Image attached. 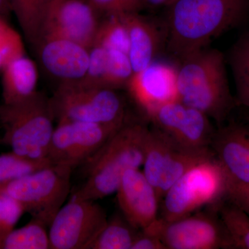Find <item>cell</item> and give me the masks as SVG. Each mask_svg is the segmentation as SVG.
Returning <instances> with one entry per match:
<instances>
[{
    "instance_id": "1",
    "label": "cell",
    "mask_w": 249,
    "mask_h": 249,
    "mask_svg": "<svg viewBox=\"0 0 249 249\" xmlns=\"http://www.w3.org/2000/svg\"><path fill=\"white\" fill-rule=\"evenodd\" d=\"M167 9L168 47L181 60L242 22L249 0H178Z\"/></svg>"
},
{
    "instance_id": "2",
    "label": "cell",
    "mask_w": 249,
    "mask_h": 249,
    "mask_svg": "<svg viewBox=\"0 0 249 249\" xmlns=\"http://www.w3.org/2000/svg\"><path fill=\"white\" fill-rule=\"evenodd\" d=\"M180 60L178 101L222 124L236 104L229 88L224 55L217 49L205 48Z\"/></svg>"
},
{
    "instance_id": "3",
    "label": "cell",
    "mask_w": 249,
    "mask_h": 249,
    "mask_svg": "<svg viewBox=\"0 0 249 249\" xmlns=\"http://www.w3.org/2000/svg\"><path fill=\"white\" fill-rule=\"evenodd\" d=\"M148 130L126 122L85 163L86 180L72 196L96 201L115 193L126 171L142 166Z\"/></svg>"
},
{
    "instance_id": "4",
    "label": "cell",
    "mask_w": 249,
    "mask_h": 249,
    "mask_svg": "<svg viewBox=\"0 0 249 249\" xmlns=\"http://www.w3.org/2000/svg\"><path fill=\"white\" fill-rule=\"evenodd\" d=\"M54 116L49 99L37 91L22 102L0 106L1 142L11 151L32 160L47 159Z\"/></svg>"
},
{
    "instance_id": "5",
    "label": "cell",
    "mask_w": 249,
    "mask_h": 249,
    "mask_svg": "<svg viewBox=\"0 0 249 249\" xmlns=\"http://www.w3.org/2000/svg\"><path fill=\"white\" fill-rule=\"evenodd\" d=\"M229 178L216 157L187 170L165 193L160 217L171 222L226 200Z\"/></svg>"
},
{
    "instance_id": "6",
    "label": "cell",
    "mask_w": 249,
    "mask_h": 249,
    "mask_svg": "<svg viewBox=\"0 0 249 249\" xmlns=\"http://www.w3.org/2000/svg\"><path fill=\"white\" fill-rule=\"evenodd\" d=\"M72 171L65 165L51 164L0 184V193L14 198L25 213L49 227L70 193Z\"/></svg>"
},
{
    "instance_id": "7",
    "label": "cell",
    "mask_w": 249,
    "mask_h": 249,
    "mask_svg": "<svg viewBox=\"0 0 249 249\" xmlns=\"http://www.w3.org/2000/svg\"><path fill=\"white\" fill-rule=\"evenodd\" d=\"M54 119L123 125L125 107L116 90L91 88L78 80L62 81L49 99Z\"/></svg>"
},
{
    "instance_id": "8",
    "label": "cell",
    "mask_w": 249,
    "mask_h": 249,
    "mask_svg": "<svg viewBox=\"0 0 249 249\" xmlns=\"http://www.w3.org/2000/svg\"><path fill=\"white\" fill-rule=\"evenodd\" d=\"M214 155L211 147L185 146L153 127L147 135L142 172L161 202L166 192L187 170Z\"/></svg>"
},
{
    "instance_id": "9",
    "label": "cell",
    "mask_w": 249,
    "mask_h": 249,
    "mask_svg": "<svg viewBox=\"0 0 249 249\" xmlns=\"http://www.w3.org/2000/svg\"><path fill=\"white\" fill-rule=\"evenodd\" d=\"M217 207L211 206L171 222L159 217L142 231L160 237L167 249H232Z\"/></svg>"
},
{
    "instance_id": "10",
    "label": "cell",
    "mask_w": 249,
    "mask_h": 249,
    "mask_svg": "<svg viewBox=\"0 0 249 249\" xmlns=\"http://www.w3.org/2000/svg\"><path fill=\"white\" fill-rule=\"evenodd\" d=\"M123 125L59 121L54 128L47 159L52 164L75 169L84 165Z\"/></svg>"
},
{
    "instance_id": "11",
    "label": "cell",
    "mask_w": 249,
    "mask_h": 249,
    "mask_svg": "<svg viewBox=\"0 0 249 249\" xmlns=\"http://www.w3.org/2000/svg\"><path fill=\"white\" fill-rule=\"evenodd\" d=\"M107 219L95 201L72 196L49 225L50 249H88Z\"/></svg>"
},
{
    "instance_id": "12",
    "label": "cell",
    "mask_w": 249,
    "mask_h": 249,
    "mask_svg": "<svg viewBox=\"0 0 249 249\" xmlns=\"http://www.w3.org/2000/svg\"><path fill=\"white\" fill-rule=\"evenodd\" d=\"M147 117L153 127L181 145L192 148L211 147L215 132L210 121L211 119L179 101L157 107Z\"/></svg>"
},
{
    "instance_id": "13",
    "label": "cell",
    "mask_w": 249,
    "mask_h": 249,
    "mask_svg": "<svg viewBox=\"0 0 249 249\" xmlns=\"http://www.w3.org/2000/svg\"><path fill=\"white\" fill-rule=\"evenodd\" d=\"M98 16L88 0H55L46 20L42 40L65 39L90 50L99 26Z\"/></svg>"
},
{
    "instance_id": "14",
    "label": "cell",
    "mask_w": 249,
    "mask_h": 249,
    "mask_svg": "<svg viewBox=\"0 0 249 249\" xmlns=\"http://www.w3.org/2000/svg\"><path fill=\"white\" fill-rule=\"evenodd\" d=\"M178 68L166 62L153 61L134 73L126 88L147 116L160 106L178 101Z\"/></svg>"
},
{
    "instance_id": "15",
    "label": "cell",
    "mask_w": 249,
    "mask_h": 249,
    "mask_svg": "<svg viewBox=\"0 0 249 249\" xmlns=\"http://www.w3.org/2000/svg\"><path fill=\"white\" fill-rule=\"evenodd\" d=\"M116 193L121 214L135 229L142 230L160 217L157 192L140 170L126 171Z\"/></svg>"
},
{
    "instance_id": "16",
    "label": "cell",
    "mask_w": 249,
    "mask_h": 249,
    "mask_svg": "<svg viewBox=\"0 0 249 249\" xmlns=\"http://www.w3.org/2000/svg\"><path fill=\"white\" fill-rule=\"evenodd\" d=\"M211 148L230 181L249 183V124L232 122L220 126Z\"/></svg>"
},
{
    "instance_id": "17",
    "label": "cell",
    "mask_w": 249,
    "mask_h": 249,
    "mask_svg": "<svg viewBox=\"0 0 249 249\" xmlns=\"http://www.w3.org/2000/svg\"><path fill=\"white\" fill-rule=\"evenodd\" d=\"M47 71L62 81L81 79L88 71L89 49L65 39H43L37 47Z\"/></svg>"
},
{
    "instance_id": "18",
    "label": "cell",
    "mask_w": 249,
    "mask_h": 249,
    "mask_svg": "<svg viewBox=\"0 0 249 249\" xmlns=\"http://www.w3.org/2000/svg\"><path fill=\"white\" fill-rule=\"evenodd\" d=\"M133 73L128 54L93 47L86 74L78 81L87 87L116 90L126 88Z\"/></svg>"
},
{
    "instance_id": "19",
    "label": "cell",
    "mask_w": 249,
    "mask_h": 249,
    "mask_svg": "<svg viewBox=\"0 0 249 249\" xmlns=\"http://www.w3.org/2000/svg\"><path fill=\"white\" fill-rule=\"evenodd\" d=\"M121 16L128 31V55L136 73L155 61L160 45V33L152 21L139 13Z\"/></svg>"
},
{
    "instance_id": "20",
    "label": "cell",
    "mask_w": 249,
    "mask_h": 249,
    "mask_svg": "<svg viewBox=\"0 0 249 249\" xmlns=\"http://www.w3.org/2000/svg\"><path fill=\"white\" fill-rule=\"evenodd\" d=\"M1 71L4 104L22 102L37 92V67L35 62L26 55L15 59Z\"/></svg>"
},
{
    "instance_id": "21",
    "label": "cell",
    "mask_w": 249,
    "mask_h": 249,
    "mask_svg": "<svg viewBox=\"0 0 249 249\" xmlns=\"http://www.w3.org/2000/svg\"><path fill=\"white\" fill-rule=\"evenodd\" d=\"M55 0H9L26 40L34 49L42 40L44 27Z\"/></svg>"
},
{
    "instance_id": "22",
    "label": "cell",
    "mask_w": 249,
    "mask_h": 249,
    "mask_svg": "<svg viewBox=\"0 0 249 249\" xmlns=\"http://www.w3.org/2000/svg\"><path fill=\"white\" fill-rule=\"evenodd\" d=\"M236 89V104L249 110V30L235 42L229 55Z\"/></svg>"
},
{
    "instance_id": "23",
    "label": "cell",
    "mask_w": 249,
    "mask_h": 249,
    "mask_svg": "<svg viewBox=\"0 0 249 249\" xmlns=\"http://www.w3.org/2000/svg\"><path fill=\"white\" fill-rule=\"evenodd\" d=\"M139 231L132 227L122 214H115L107 219L88 249H131Z\"/></svg>"
},
{
    "instance_id": "24",
    "label": "cell",
    "mask_w": 249,
    "mask_h": 249,
    "mask_svg": "<svg viewBox=\"0 0 249 249\" xmlns=\"http://www.w3.org/2000/svg\"><path fill=\"white\" fill-rule=\"evenodd\" d=\"M218 214L230 239L232 249H249V215L235 204L224 200Z\"/></svg>"
},
{
    "instance_id": "25",
    "label": "cell",
    "mask_w": 249,
    "mask_h": 249,
    "mask_svg": "<svg viewBox=\"0 0 249 249\" xmlns=\"http://www.w3.org/2000/svg\"><path fill=\"white\" fill-rule=\"evenodd\" d=\"M47 227L43 222L32 218L24 227L14 229L8 235L2 249H50Z\"/></svg>"
},
{
    "instance_id": "26",
    "label": "cell",
    "mask_w": 249,
    "mask_h": 249,
    "mask_svg": "<svg viewBox=\"0 0 249 249\" xmlns=\"http://www.w3.org/2000/svg\"><path fill=\"white\" fill-rule=\"evenodd\" d=\"M93 47L121 51L128 54V31L121 15L106 16L100 21Z\"/></svg>"
},
{
    "instance_id": "27",
    "label": "cell",
    "mask_w": 249,
    "mask_h": 249,
    "mask_svg": "<svg viewBox=\"0 0 249 249\" xmlns=\"http://www.w3.org/2000/svg\"><path fill=\"white\" fill-rule=\"evenodd\" d=\"M52 164L48 159L32 160L11 151L0 155V184L10 182Z\"/></svg>"
},
{
    "instance_id": "28",
    "label": "cell",
    "mask_w": 249,
    "mask_h": 249,
    "mask_svg": "<svg viewBox=\"0 0 249 249\" xmlns=\"http://www.w3.org/2000/svg\"><path fill=\"white\" fill-rule=\"evenodd\" d=\"M24 55L22 36L9 24L8 18L0 17V71L15 59Z\"/></svg>"
},
{
    "instance_id": "29",
    "label": "cell",
    "mask_w": 249,
    "mask_h": 249,
    "mask_svg": "<svg viewBox=\"0 0 249 249\" xmlns=\"http://www.w3.org/2000/svg\"><path fill=\"white\" fill-rule=\"evenodd\" d=\"M25 213L20 203L7 195L0 193V249L8 235Z\"/></svg>"
},
{
    "instance_id": "30",
    "label": "cell",
    "mask_w": 249,
    "mask_h": 249,
    "mask_svg": "<svg viewBox=\"0 0 249 249\" xmlns=\"http://www.w3.org/2000/svg\"><path fill=\"white\" fill-rule=\"evenodd\" d=\"M98 15H122L139 13L143 9L145 0H88Z\"/></svg>"
},
{
    "instance_id": "31",
    "label": "cell",
    "mask_w": 249,
    "mask_h": 249,
    "mask_svg": "<svg viewBox=\"0 0 249 249\" xmlns=\"http://www.w3.org/2000/svg\"><path fill=\"white\" fill-rule=\"evenodd\" d=\"M226 200L235 204L249 215V183L234 182L229 179Z\"/></svg>"
},
{
    "instance_id": "32",
    "label": "cell",
    "mask_w": 249,
    "mask_h": 249,
    "mask_svg": "<svg viewBox=\"0 0 249 249\" xmlns=\"http://www.w3.org/2000/svg\"><path fill=\"white\" fill-rule=\"evenodd\" d=\"M131 249H167L160 237L153 234L139 231Z\"/></svg>"
},
{
    "instance_id": "33",
    "label": "cell",
    "mask_w": 249,
    "mask_h": 249,
    "mask_svg": "<svg viewBox=\"0 0 249 249\" xmlns=\"http://www.w3.org/2000/svg\"><path fill=\"white\" fill-rule=\"evenodd\" d=\"M178 0H145L146 6L152 7H168Z\"/></svg>"
},
{
    "instance_id": "34",
    "label": "cell",
    "mask_w": 249,
    "mask_h": 249,
    "mask_svg": "<svg viewBox=\"0 0 249 249\" xmlns=\"http://www.w3.org/2000/svg\"><path fill=\"white\" fill-rule=\"evenodd\" d=\"M11 14L9 0H0V17L9 18Z\"/></svg>"
},
{
    "instance_id": "35",
    "label": "cell",
    "mask_w": 249,
    "mask_h": 249,
    "mask_svg": "<svg viewBox=\"0 0 249 249\" xmlns=\"http://www.w3.org/2000/svg\"><path fill=\"white\" fill-rule=\"evenodd\" d=\"M247 124H249V110H248V112H247Z\"/></svg>"
}]
</instances>
